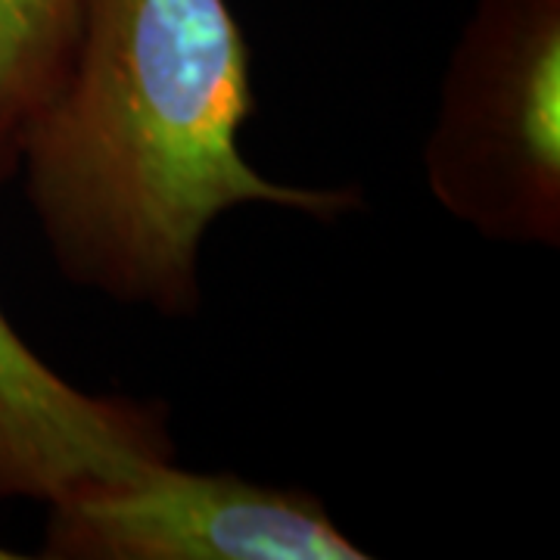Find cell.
Here are the masks:
<instances>
[{
  "instance_id": "6da1fadb",
  "label": "cell",
  "mask_w": 560,
  "mask_h": 560,
  "mask_svg": "<svg viewBox=\"0 0 560 560\" xmlns=\"http://www.w3.org/2000/svg\"><path fill=\"white\" fill-rule=\"evenodd\" d=\"M249 113V50L228 0H91L66 79L13 131L62 275L190 315L221 212L261 202L337 219L359 202L256 172L237 143Z\"/></svg>"
},
{
  "instance_id": "7a4b0ae2",
  "label": "cell",
  "mask_w": 560,
  "mask_h": 560,
  "mask_svg": "<svg viewBox=\"0 0 560 560\" xmlns=\"http://www.w3.org/2000/svg\"><path fill=\"white\" fill-rule=\"evenodd\" d=\"M445 212L501 243H560V0H477L423 150Z\"/></svg>"
},
{
  "instance_id": "3957f363",
  "label": "cell",
  "mask_w": 560,
  "mask_h": 560,
  "mask_svg": "<svg viewBox=\"0 0 560 560\" xmlns=\"http://www.w3.org/2000/svg\"><path fill=\"white\" fill-rule=\"evenodd\" d=\"M54 560H361L315 495L168 464L50 504Z\"/></svg>"
},
{
  "instance_id": "277c9868",
  "label": "cell",
  "mask_w": 560,
  "mask_h": 560,
  "mask_svg": "<svg viewBox=\"0 0 560 560\" xmlns=\"http://www.w3.org/2000/svg\"><path fill=\"white\" fill-rule=\"evenodd\" d=\"M160 408L88 396L50 371L0 312V501H54L168 464Z\"/></svg>"
},
{
  "instance_id": "5b68a950",
  "label": "cell",
  "mask_w": 560,
  "mask_h": 560,
  "mask_svg": "<svg viewBox=\"0 0 560 560\" xmlns=\"http://www.w3.org/2000/svg\"><path fill=\"white\" fill-rule=\"evenodd\" d=\"M91 0H0V135L54 97L75 60Z\"/></svg>"
},
{
  "instance_id": "8992f818",
  "label": "cell",
  "mask_w": 560,
  "mask_h": 560,
  "mask_svg": "<svg viewBox=\"0 0 560 560\" xmlns=\"http://www.w3.org/2000/svg\"><path fill=\"white\" fill-rule=\"evenodd\" d=\"M10 153H13V150H10V143H7L3 135H0V175H3V165H7V160H10Z\"/></svg>"
},
{
  "instance_id": "52a82bcc",
  "label": "cell",
  "mask_w": 560,
  "mask_h": 560,
  "mask_svg": "<svg viewBox=\"0 0 560 560\" xmlns=\"http://www.w3.org/2000/svg\"><path fill=\"white\" fill-rule=\"evenodd\" d=\"M3 558H13V555H10V551H3V548H0V560Z\"/></svg>"
}]
</instances>
